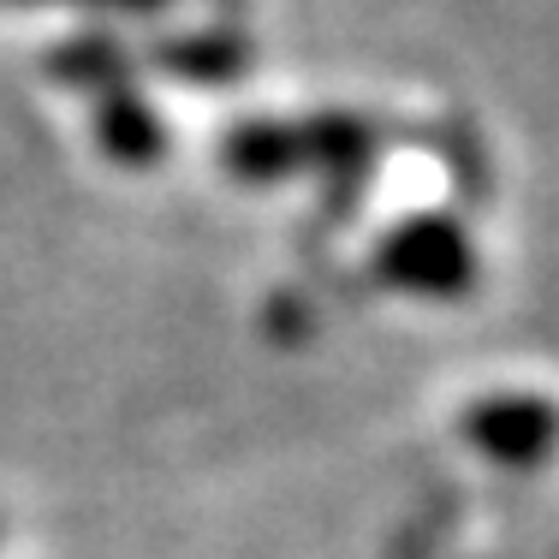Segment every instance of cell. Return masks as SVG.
Segmentation results:
<instances>
[{"mask_svg": "<svg viewBox=\"0 0 559 559\" xmlns=\"http://www.w3.org/2000/svg\"><path fill=\"white\" fill-rule=\"evenodd\" d=\"M381 280L423 298H459L476 280V250L447 215H417L381 245Z\"/></svg>", "mask_w": 559, "mask_h": 559, "instance_id": "1", "label": "cell"}, {"mask_svg": "<svg viewBox=\"0 0 559 559\" xmlns=\"http://www.w3.org/2000/svg\"><path fill=\"white\" fill-rule=\"evenodd\" d=\"M464 435L488 459L512 464V471H530L559 441V411H554V399H536V393H500V399H483L464 417Z\"/></svg>", "mask_w": 559, "mask_h": 559, "instance_id": "2", "label": "cell"}, {"mask_svg": "<svg viewBox=\"0 0 559 559\" xmlns=\"http://www.w3.org/2000/svg\"><path fill=\"white\" fill-rule=\"evenodd\" d=\"M102 143L119 155V162H143V155L162 150V131H155V114L143 102L119 96L108 114H102Z\"/></svg>", "mask_w": 559, "mask_h": 559, "instance_id": "3", "label": "cell"}]
</instances>
